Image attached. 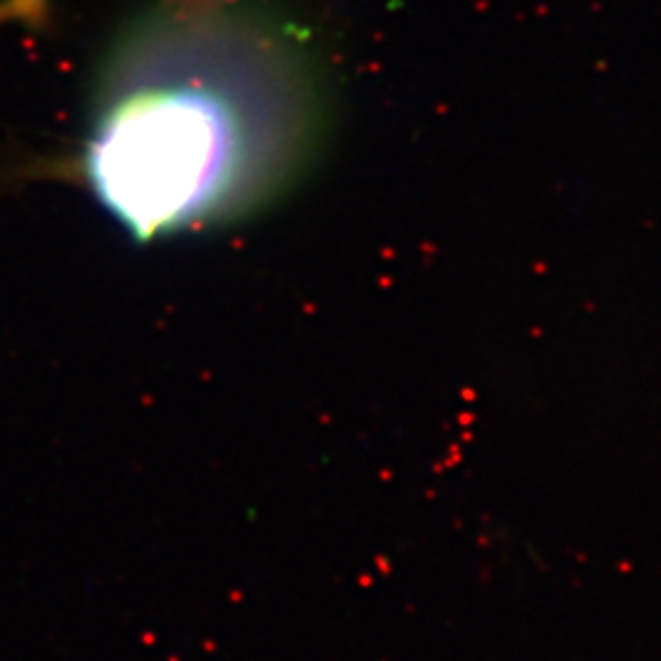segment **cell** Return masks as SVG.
I'll return each instance as SVG.
<instances>
[{
	"label": "cell",
	"mask_w": 661,
	"mask_h": 661,
	"mask_svg": "<svg viewBox=\"0 0 661 661\" xmlns=\"http://www.w3.org/2000/svg\"><path fill=\"white\" fill-rule=\"evenodd\" d=\"M52 0H0V27H40L47 23Z\"/></svg>",
	"instance_id": "7a4b0ae2"
},
{
	"label": "cell",
	"mask_w": 661,
	"mask_h": 661,
	"mask_svg": "<svg viewBox=\"0 0 661 661\" xmlns=\"http://www.w3.org/2000/svg\"><path fill=\"white\" fill-rule=\"evenodd\" d=\"M328 84L304 30L252 0H148L94 77L81 182L133 240L248 218L321 152Z\"/></svg>",
	"instance_id": "6da1fadb"
}]
</instances>
